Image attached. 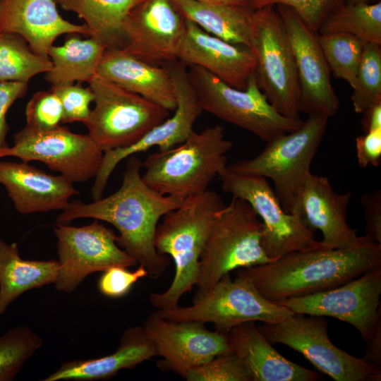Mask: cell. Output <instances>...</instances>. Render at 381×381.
I'll list each match as a JSON object with an SVG mask.
<instances>
[{
  "label": "cell",
  "instance_id": "1",
  "mask_svg": "<svg viewBox=\"0 0 381 381\" xmlns=\"http://www.w3.org/2000/svg\"><path fill=\"white\" fill-rule=\"evenodd\" d=\"M142 162L129 157L121 187L105 198L90 203L70 202L58 216L59 224L80 218L107 222L119 231L117 243L148 277L157 279L167 270V255L159 253L155 243L158 222L169 212L179 207L185 199L163 195L147 185L140 174Z\"/></svg>",
  "mask_w": 381,
  "mask_h": 381
},
{
  "label": "cell",
  "instance_id": "2",
  "mask_svg": "<svg viewBox=\"0 0 381 381\" xmlns=\"http://www.w3.org/2000/svg\"><path fill=\"white\" fill-rule=\"evenodd\" d=\"M381 266V244L292 252L279 259L237 270L266 299L278 302L339 286Z\"/></svg>",
  "mask_w": 381,
  "mask_h": 381
},
{
  "label": "cell",
  "instance_id": "3",
  "mask_svg": "<svg viewBox=\"0 0 381 381\" xmlns=\"http://www.w3.org/2000/svg\"><path fill=\"white\" fill-rule=\"evenodd\" d=\"M224 205L216 191L207 189L186 198L163 217L156 229L155 247L159 253L173 259L175 274L166 291L150 295L153 307L173 309L179 306L181 296L195 286L200 256L212 223Z\"/></svg>",
  "mask_w": 381,
  "mask_h": 381
},
{
  "label": "cell",
  "instance_id": "4",
  "mask_svg": "<svg viewBox=\"0 0 381 381\" xmlns=\"http://www.w3.org/2000/svg\"><path fill=\"white\" fill-rule=\"evenodd\" d=\"M232 147L222 126L193 131L178 146L149 155L142 162V179L165 195L186 199L202 193L228 166Z\"/></svg>",
  "mask_w": 381,
  "mask_h": 381
},
{
  "label": "cell",
  "instance_id": "5",
  "mask_svg": "<svg viewBox=\"0 0 381 381\" xmlns=\"http://www.w3.org/2000/svg\"><path fill=\"white\" fill-rule=\"evenodd\" d=\"M329 117L310 114L296 129L267 142L262 152L227 166L233 173L270 179L282 207L298 216L301 195L310 165L327 130Z\"/></svg>",
  "mask_w": 381,
  "mask_h": 381
},
{
  "label": "cell",
  "instance_id": "6",
  "mask_svg": "<svg viewBox=\"0 0 381 381\" xmlns=\"http://www.w3.org/2000/svg\"><path fill=\"white\" fill-rule=\"evenodd\" d=\"M262 231V221L243 199L232 198L219 210L200 256L198 292L208 291L235 270L272 262L261 246Z\"/></svg>",
  "mask_w": 381,
  "mask_h": 381
},
{
  "label": "cell",
  "instance_id": "7",
  "mask_svg": "<svg viewBox=\"0 0 381 381\" xmlns=\"http://www.w3.org/2000/svg\"><path fill=\"white\" fill-rule=\"evenodd\" d=\"M188 74L202 111L248 131L266 143L294 131L303 121L279 114L259 87L255 74L244 90L229 85L197 66H190Z\"/></svg>",
  "mask_w": 381,
  "mask_h": 381
},
{
  "label": "cell",
  "instance_id": "8",
  "mask_svg": "<svg viewBox=\"0 0 381 381\" xmlns=\"http://www.w3.org/2000/svg\"><path fill=\"white\" fill-rule=\"evenodd\" d=\"M249 49L259 87L282 115L300 118V86L293 49L275 6L254 10Z\"/></svg>",
  "mask_w": 381,
  "mask_h": 381
},
{
  "label": "cell",
  "instance_id": "9",
  "mask_svg": "<svg viewBox=\"0 0 381 381\" xmlns=\"http://www.w3.org/2000/svg\"><path fill=\"white\" fill-rule=\"evenodd\" d=\"M87 83L95 106L84 124L103 152L134 144L169 116V110L97 73Z\"/></svg>",
  "mask_w": 381,
  "mask_h": 381
},
{
  "label": "cell",
  "instance_id": "10",
  "mask_svg": "<svg viewBox=\"0 0 381 381\" xmlns=\"http://www.w3.org/2000/svg\"><path fill=\"white\" fill-rule=\"evenodd\" d=\"M157 311L172 321L211 323L216 331L224 334L244 322H279L294 314L286 307L264 298L243 276L236 274L232 279L229 274L208 291L198 292L192 305Z\"/></svg>",
  "mask_w": 381,
  "mask_h": 381
},
{
  "label": "cell",
  "instance_id": "11",
  "mask_svg": "<svg viewBox=\"0 0 381 381\" xmlns=\"http://www.w3.org/2000/svg\"><path fill=\"white\" fill-rule=\"evenodd\" d=\"M258 329L272 344H284L301 353L334 380H381V369L332 343L324 317L294 313L279 322H263Z\"/></svg>",
  "mask_w": 381,
  "mask_h": 381
},
{
  "label": "cell",
  "instance_id": "12",
  "mask_svg": "<svg viewBox=\"0 0 381 381\" xmlns=\"http://www.w3.org/2000/svg\"><path fill=\"white\" fill-rule=\"evenodd\" d=\"M219 178L223 191L247 201L262 221L261 246L268 258L323 248L299 217L284 211L267 179L237 174L227 167Z\"/></svg>",
  "mask_w": 381,
  "mask_h": 381
},
{
  "label": "cell",
  "instance_id": "13",
  "mask_svg": "<svg viewBox=\"0 0 381 381\" xmlns=\"http://www.w3.org/2000/svg\"><path fill=\"white\" fill-rule=\"evenodd\" d=\"M53 231L57 238L59 263L54 284L59 291L73 293L92 273L114 266L137 265L119 246L114 231L97 219L82 226L58 223Z\"/></svg>",
  "mask_w": 381,
  "mask_h": 381
},
{
  "label": "cell",
  "instance_id": "14",
  "mask_svg": "<svg viewBox=\"0 0 381 381\" xmlns=\"http://www.w3.org/2000/svg\"><path fill=\"white\" fill-rule=\"evenodd\" d=\"M103 153L87 134L66 126L38 131L25 126L15 134L13 145L6 147L4 157L41 162L73 183L95 177Z\"/></svg>",
  "mask_w": 381,
  "mask_h": 381
},
{
  "label": "cell",
  "instance_id": "15",
  "mask_svg": "<svg viewBox=\"0 0 381 381\" xmlns=\"http://www.w3.org/2000/svg\"><path fill=\"white\" fill-rule=\"evenodd\" d=\"M381 266L335 288L277 303L295 314L332 317L356 328L363 341L381 322Z\"/></svg>",
  "mask_w": 381,
  "mask_h": 381
},
{
  "label": "cell",
  "instance_id": "16",
  "mask_svg": "<svg viewBox=\"0 0 381 381\" xmlns=\"http://www.w3.org/2000/svg\"><path fill=\"white\" fill-rule=\"evenodd\" d=\"M171 75L176 93L174 115L158 124L134 144L104 152L92 188L93 200L102 198L108 180L123 159L158 146L165 150L183 143L194 131L193 126L202 110L190 82L185 64L178 60L164 65Z\"/></svg>",
  "mask_w": 381,
  "mask_h": 381
},
{
  "label": "cell",
  "instance_id": "17",
  "mask_svg": "<svg viewBox=\"0 0 381 381\" xmlns=\"http://www.w3.org/2000/svg\"><path fill=\"white\" fill-rule=\"evenodd\" d=\"M142 327L155 356L162 358L159 367L183 378L190 370L230 351L227 334L209 330L200 322L172 321L155 311Z\"/></svg>",
  "mask_w": 381,
  "mask_h": 381
},
{
  "label": "cell",
  "instance_id": "18",
  "mask_svg": "<svg viewBox=\"0 0 381 381\" xmlns=\"http://www.w3.org/2000/svg\"><path fill=\"white\" fill-rule=\"evenodd\" d=\"M186 18L171 0H140L123 25L122 49L147 64L164 66L177 59Z\"/></svg>",
  "mask_w": 381,
  "mask_h": 381
},
{
  "label": "cell",
  "instance_id": "19",
  "mask_svg": "<svg viewBox=\"0 0 381 381\" xmlns=\"http://www.w3.org/2000/svg\"><path fill=\"white\" fill-rule=\"evenodd\" d=\"M295 57L300 86V112L329 118L337 114L339 99L331 83V71L311 30L291 8L277 5Z\"/></svg>",
  "mask_w": 381,
  "mask_h": 381
},
{
  "label": "cell",
  "instance_id": "20",
  "mask_svg": "<svg viewBox=\"0 0 381 381\" xmlns=\"http://www.w3.org/2000/svg\"><path fill=\"white\" fill-rule=\"evenodd\" d=\"M351 193H339L327 177L313 174L306 176L302 189L298 216L311 231L319 230L325 248L340 249L372 242L360 236L347 222V208Z\"/></svg>",
  "mask_w": 381,
  "mask_h": 381
},
{
  "label": "cell",
  "instance_id": "21",
  "mask_svg": "<svg viewBox=\"0 0 381 381\" xmlns=\"http://www.w3.org/2000/svg\"><path fill=\"white\" fill-rule=\"evenodd\" d=\"M177 59L189 66L201 67L241 90L246 89L257 67L255 56L249 48L212 35L187 19Z\"/></svg>",
  "mask_w": 381,
  "mask_h": 381
},
{
  "label": "cell",
  "instance_id": "22",
  "mask_svg": "<svg viewBox=\"0 0 381 381\" xmlns=\"http://www.w3.org/2000/svg\"><path fill=\"white\" fill-rule=\"evenodd\" d=\"M0 33L21 36L37 55L49 59L48 50L62 35L90 37L85 25L63 18L54 0H0Z\"/></svg>",
  "mask_w": 381,
  "mask_h": 381
},
{
  "label": "cell",
  "instance_id": "23",
  "mask_svg": "<svg viewBox=\"0 0 381 381\" xmlns=\"http://www.w3.org/2000/svg\"><path fill=\"white\" fill-rule=\"evenodd\" d=\"M0 183L23 214L64 210L78 193L63 176L49 174L24 162L0 161Z\"/></svg>",
  "mask_w": 381,
  "mask_h": 381
},
{
  "label": "cell",
  "instance_id": "24",
  "mask_svg": "<svg viewBox=\"0 0 381 381\" xmlns=\"http://www.w3.org/2000/svg\"><path fill=\"white\" fill-rule=\"evenodd\" d=\"M97 74L169 111L176 109L174 85L165 66L147 64L120 48H107Z\"/></svg>",
  "mask_w": 381,
  "mask_h": 381
},
{
  "label": "cell",
  "instance_id": "25",
  "mask_svg": "<svg viewBox=\"0 0 381 381\" xmlns=\"http://www.w3.org/2000/svg\"><path fill=\"white\" fill-rule=\"evenodd\" d=\"M230 350L246 366L252 381H315L319 375L281 355L255 322L235 326L227 333Z\"/></svg>",
  "mask_w": 381,
  "mask_h": 381
},
{
  "label": "cell",
  "instance_id": "26",
  "mask_svg": "<svg viewBox=\"0 0 381 381\" xmlns=\"http://www.w3.org/2000/svg\"><path fill=\"white\" fill-rule=\"evenodd\" d=\"M154 356L155 349L143 327H131L123 332L114 352L97 358L65 361L42 381L105 380Z\"/></svg>",
  "mask_w": 381,
  "mask_h": 381
},
{
  "label": "cell",
  "instance_id": "27",
  "mask_svg": "<svg viewBox=\"0 0 381 381\" xmlns=\"http://www.w3.org/2000/svg\"><path fill=\"white\" fill-rule=\"evenodd\" d=\"M59 270L58 260L23 259L16 243L0 238V315L25 292L54 284Z\"/></svg>",
  "mask_w": 381,
  "mask_h": 381
},
{
  "label": "cell",
  "instance_id": "28",
  "mask_svg": "<svg viewBox=\"0 0 381 381\" xmlns=\"http://www.w3.org/2000/svg\"><path fill=\"white\" fill-rule=\"evenodd\" d=\"M184 18L228 42L249 48L253 11L249 6L171 0Z\"/></svg>",
  "mask_w": 381,
  "mask_h": 381
},
{
  "label": "cell",
  "instance_id": "29",
  "mask_svg": "<svg viewBox=\"0 0 381 381\" xmlns=\"http://www.w3.org/2000/svg\"><path fill=\"white\" fill-rule=\"evenodd\" d=\"M79 35L68 34L64 44L49 49L52 66L45 79L52 87L88 83L97 73L107 47L94 37L83 40Z\"/></svg>",
  "mask_w": 381,
  "mask_h": 381
},
{
  "label": "cell",
  "instance_id": "30",
  "mask_svg": "<svg viewBox=\"0 0 381 381\" xmlns=\"http://www.w3.org/2000/svg\"><path fill=\"white\" fill-rule=\"evenodd\" d=\"M140 0H54L64 11L74 12L88 28L90 36L107 48H121L123 25Z\"/></svg>",
  "mask_w": 381,
  "mask_h": 381
},
{
  "label": "cell",
  "instance_id": "31",
  "mask_svg": "<svg viewBox=\"0 0 381 381\" xmlns=\"http://www.w3.org/2000/svg\"><path fill=\"white\" fill-rule=\"evenodd\" d=\"M341 32L381 46V2L345 3L331 13L318 33Z\"/></svg>",
  "mask_w": 381,
  "mask_h": 381
},
{
  "label": "cell",
  "instance_id": "32",
  "mask_svg": "<svg viewBox=\"0 0 381 381\" xmlns=\"http://www.w3.org/2000/svg\"><path fill=\"white\" fill-rule=\"evenodd\" d=\"M49 59L35 54L21 36L0 33V83H28L36 75L52 68Z\"/></svg>",
  "mask_w": 381,
  "mask_h": 381
},
{
  "label": "cell",
  "instance_id": "33",
  "mask_svg": "<svg viewBox=\"0 0 381 381\" xmlns=\"http://www.w3.org/2000/svg\"><path fill=\"white\" fill-rule=\"evenodd\" d=\"M318 39L331 73L353 87L365 43L341 32L318 33Z\"/></svg>",
  "mask_w": 381,
  "mask_h": 381
},
{
  "label": "cell",
  "instance_id": "34",
  "mask_svg": "<svg viewBox=\"0 0 381 381\" xmlns=\"http://www.w3.org/2000/svg\"><path fill=\"white\" fill-rule=\"evenodd\" d=\"M42 344V339L26 325L13 327L1 335L0 381L13 380Z\"/></svg>",
  "mask_w": 381,
  "mask_h": 381
},
{
  "label": "cell",
  "instance_id": "35",
  "mask_svg": "<svg viewBox=\"0 0 381 381\" xmlns=\"http://www.w3.org/2000/svg\"><path fill=\"white\" fill-rule=\"evenodd\" d=\"M351 97L353 110L363 114L381 102V47L365 44Z\"/></svg>",
  "mask_w": 381,
  "mask_h": 381
},
{
  "label": "cell",
  "instance_id": "36",
  "mask_svg": "<svg viewBox=\"0 0 381 381\" xmlns=\"http://www.w3.org/2000/svg\"><path fill=\"white\" fill-rule=\"evenodd\" d=\"M184 379L188 381H252L243 362L231 350L190 370Z\"/></svg>",
  "mask_w": 381,
  "mask_h": 381
},
{
  "label": "cell",
  "instance_id": "37",
  "mask_svg": "<svg viewBox=\"0 0 381 381\" xmlns=\"http://www.w3.org/2000/svg\"><path fill=\"white\" fill-rule=\"evenodd\" d=\"M257 10L269 6L284 5L293 9L313 32L318 31L325 20L344 5L345 0H247Z\"/></svg>",
  "mask_w": 381,
  "mask_h": 381
},
{
  "label": "cell",
  "instance_id": "38",
  "mask_svg": "<svg viewBox=\"0 0 381 381\" xmlns=\"http://www.w3.org/2000/svg\"><path fill=\"white\" fill-rule=\"evenodd\" d=\"M26 126L38 131L57 128L62 123L63 109L56 92L51 88L35 92L25 108Z\"/></svg>",
  "mask_w": 381,
  "mask_h": 381
},
{
  "label": "cell",
  "instance_id": "39",
  "mask_svg": "<svg viewBox=\"0 0 381 381\" xmlns=\"http://www.w3.org/2000/svg\"><path fill=\"white\" fill-rule=\"evenodd\" d=\"M58 95L63 109L62 123H85L90 114V104L95 95L91 87H85L78 83L51 87Z\"/></svg>",
  "mask_w": 381,
  "mask_h": 381
},
{
  "label": "cell",
  "instance_id": "40",
  "mask_svg": "<svg viewBox=\"0 0 381 381\" xmlns=\"http://www.w3.org/2000/svg\"><path fill=\"white\" fill-rule=\"evenodd\" d=\"M146 277H148V272L143 265H139L133 272L125 267H111L101 275L98 289L107 297L121 298L126 295L139 279Z\"/></svg>",
  "mask_w": 381,
  "mask_h": 381
},
{
  "label": "cell",
  "instance_id": "41",
  "mask_svg": "<svg viewBox=\"0 0 381 381\" xmlns=\"http://www.w3.org/2000/svg\"><path fill=\"white\" fill-rule=\"evenodd\" d=\"M368 240L381 244V190L366 192L361 197Z\"/></svg>",
  "mask_w": 381,
  "mask_h": 381
},
{
  "label": "cell",
  "instance_id": "42",
  "mask_svg": "<svg viewBox=\"0 0 381 381\" xmlns=\"http://www.w3.org/2000/svg\"><path fill=\"white\" fill-rule=\"evenodd\" d=\"M28 83L8 81L0 83V147H7L6 136L8 131L6 113L18 99L23 97L27 92Z\"/></svg>",
  "mask_w": 381,
  "mask_h": 381
},
{
  "label": "cell",
  "instance_id": "43",
  "mask_svg": "<svg viewBox=\"0 0 381 381\" xmlns=\"http://www.w3.org/2000/svg\"><path fill=\"white\" fill-rule=\"evenodd\" d=\"M357 160L362 168L377 167L381 162V129L365 132L356 138Z\"/></svg>",
  "mask_w": 381,
  "mask_h": 381
},
{
  "label": "cell",
  "instance_id": "44",
  "mask_svg": "<svg viewBox=\"0 0 381 381\" xmlns=\"http://www.w3.org/2000/svg\"><path fill=\"white\" fill-rule=\"evenodd\" d=\"M365 342L367 346L363 358L373 366L381 369V322L377 325Z\"/></svg>",
  "mask_w": 381,
  "mask_h": 381
},
{
  "label": "cell",
  "instance_id": "45",
  "mask_svg": "<svg viewBox=\"0 0 381 381\" xmlns=\"http://www.w3.org/2000/svg\"><path fill=\"white\" fill-rule=\"evenodd\" d=\"M363 114L361 123L365 132L381 129V102L371 106Z\"/></svg>",
  "mask_w": 381,
  "mask_h": 381
},
{
  "label": "cell",
  "instance_id": "46",
  "mask_svg": "<svg viewBox=\"0 0 381 381\" xmlns=\"http://www.w3.org/2000/svg\"><path fill=\"white\" fill-rule=\"evenodd\" d=\"M195 1L248 6L247 0H195Z\"/></svg>",
  "mask_w": 381,
  "mask_h": 381
},
{
  "label": "cell",
  "instance_id": "47",
  "mask_svg": "<svg viewBox=\"0 0 381 381\" xmlns=\"http://www.w3.org/2000/svg\"><path fill=\"white\" fill-rule=\"evenodd\" d=\"M372 0H345L346 3L347 4H356V3H360V2H367L369 3Z\"/></svg>",
  "mask_w": 381,
  "mask_h": 381
},
{
  "label": "cell",
  "instance_id": "48",
  "mask_svg": "<svg viewBox=\"0 0 381 381\" xmlns=\"http://www.w3.org/2000/svg\"><path fill=\"white\" fill-rule=\"evenodd\" d=\"M7 147H0V158L4 157L5 150Z\"/></svg>",
  "mask_w": 381,
  "mask_h": 381
}]
</instances>
